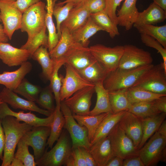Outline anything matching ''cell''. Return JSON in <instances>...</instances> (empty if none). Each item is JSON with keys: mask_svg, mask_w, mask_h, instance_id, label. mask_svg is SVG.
<instances>
[{"mask_svg": "<svg viewBox=\"0 0 166 166\" xmlns=\"http://www.w3.org/2000/svg\"><path fill=\"white\" fill-rule=\"evenodd\" d=\"M9 39L5 33L3 26L0 23V43H7Z\"/></svg>", "mask_w": 166, "mask_h": 166, "instance_id": "obj_56", "label": "cell"}, {"mask_svg": "<svg viewBox=\"0 0 166 166\" xmlns=\"http://www.w3.org/2000/svg\"><path fill=\"white\" fill-rule=\"evenodd\" d=\"M153 2L166 11V0H152Z\"/></svg>", "mask_w": 166, "mask_h": 166, "instance_id": "obj_57", "label": "cell"}, {"mask_svg": "<svg viewBox=\"0 0 166 166\" xmlns=\"http://www.w3.org/2000/svg\"><path fill=\"white\" fill-rule=\"evenodd\" d=\"M16 0H0V16L5 33L10 40L21 27L22 13L15 5Z\"/></svg>", "mask_w": 166, "mask_h": 166, "instance_id": "obj_10", "label": "cell"}, {"mask_svg": "<svg viewBox=\"0 0 166 166\" xmlns=\"http://www.w3.org/2000/svg\"><path fill=\"white\" fill-rule=\"evenodd\" d=\"M161 134L166 136V121L164 120L157 130Z\"/></svg>", "mask_w": 166, "mask_h": 166, "instance_id": "obj_58", "label": "cell"}, {"mask_svg": "<svg viewBox=\"0 0 166 166\" xmlns=\"http://www.w3.org/2000/svg\"><path fill=\"white\" fill-rule=\"evenodd\" d=\"M64 166H86L80 146L72 147Z\"/></svg>", "mask_w": 166, "mask_h": 166, "instance_id": "obj_47", "label": "cell"}, {"mask_svg": "<svg viewBox=\"0 0 166 166\" xmlns=\"http://www.w3.org/2000/svg\"><path fill=\"white\" fill-rule=\"evenodd\" d=\"M126 93L128 99L132 105L152 101L166 95L155 93L136 87H132L127 89Z\"/></svg>", "mask_w": 166, "mask_h": 166, "instance_id": "obj_34", "label": "cell"}, {"mask_svg": "<svg viewBox=\"0 0 166 166\" xmlns=\"http://www.w3.org/2000/svg\"><path fill=\"white\" fill-rule=\"evenodd\" d=\"M31 57L28 50L15 47L10 44L0 43V59L9 67L21 65Z\"/></svg>", "mask_w": 166, "mask_h": 166, "instance_id": "obj_19", "label": "cell"}, {"mask_svg": "<svg viewBox=\"0 0 166 166\" xmlns=\"http://www.w3.org/2000/svg\"><path fill=\"white\" fill-rule=\"evenodd\" d=\"M123 160L122 158L115 156L109 161L106 166H123Z\"/></svg>", "mask_w": 166, "mask_h": 166, "instance_id": "obj_55", "label": "cell"}, {"mask_svg": "<svg viewBox=\"0 0 166 166\" xmlns=\"http://www.w3.org/2000/svg\"><path fill=\"white\" fill-rule=\"evenodd\" d=\"M65 4L64 6L58 3L55 4L52 11V14L56 20V29L59 38L61 35V25L67 18L70 11L75 6V4L72 2Z\"/></svg>", "mask_w": 166, "mask_h": 166, "instance_id": "obj_41", "label": "cell"}, {"mask_svg": "<svg viewBox=\"0 0 166 166\" xmlns=\"http://www.w3.org/2000/svg\"><path fill=\"white\" fill-rule=\"evenodd\" d=\"M84 0H65L63 2H60L58 3L61 5H63L67 2H72L74 3L75 5Z\"/></svg>", "mask_w": 166, "mask_h": 166, "instance_id": "obj_60", "label": "cell"}, {"mask_svg": "<svg viewBox=\"0 0 166 166\" xmlns=\"http://www.w3.org/2000/svg\"><path fill=\"white\" fill-rule=\"evenodd\" d=\"M90 16L104 31L109 34L112 38L120 35L117 25L112 22L104 10L96 13L91 14Z\"/></svg>", "mask_w": 166, "mask_h": 166, "instance_id": "obj_35", "label": "cell"}, {"mask_svg": "<svg viewBox=\"0 0 166 166\" xmlns=\"http://www.w3.org/2000/svg\"><path fill=\"white\" fill-rule=\"evenodd\" d=\"M137 0H125L117 14V24L127 31L132 29L139 12L136 7Z\"/></svg>", "mask_w": 166, "mask_h": 166, "instance_id": "obj_22", "label": "cell"}, {"mask_svg": "<svg viewBox=\"0 0 166 166\" xmlns=\"http://www.w3.org/2000/svg\"><path fill=\"white\" fill-rule=\"evenodd\" d=\"M86 166H97V164L89 150L80 147Z\"/></svg>", "mask_w": 166, "mask_h": 166, "instance_id": "obj_51", "label": "cell"}, {"mask_svg": "<svg viewBox=\"0 0 166 166\" xmlns=\"http://www.w3.org/2000/svg\"><path fill=\"white\" fill-rule=\"evenodd\" d=\"M123 166H145L141 159L137 156L124 160Z\"/></svg>", "mask_w": 166, "mask_h": 166, "instance_id": "obj_52", "label": "cell"}, {"mask_svg": "<svg viewBox=\"0 0 166 166\" xmlns=\"http://www.w3.org/2000/svg\"><path fill=\"white\" fill-rule=\"evenodd\" d=\"M78 4L85 7L90 14L104 10L106 5L105 0H84Z\"/></svg>", "mask_w": 166, "mask_h": 166, "instance_id": "obj_48", "label": "cell"}, {"mask_svg": "<svg viewBox=\"0 0 166 166\" xmlns=\"http://www.w3.org/2000/svg\"><path fill=\"white\" fill-rule=\"evenodd\" d=\"M40 1L41 0H16L15 5L23 14L29 7Z\"/></svg>", "mask_w": 166, "mask_h": 166, "instance_id": "obj_50", "label": "cell"}, {"mask_svg": "<svg viewBox=\"0 0 166 166\" xmlns=\"http://www.w3.org/2000/svg\"><path fill=\"white\" fill-rule=\"evenodd\" d=\"M5 135L2 125L1 119H0V160H2L3 152L5 145Z\"/></svg>", "mask_w": 166, "mask_h": 166, "instance_id": "obj_54", "label": "cell"}, {"mask_svg": "<svg viewBox=\"0 0 166 166\" xmlns=\"http://www.w3.org/2000/svg\"><path fill=\"white\" fill-rule=\"evenodd\" d=\"M127 89H124L109 91L111 108L113 113L123 111H128L132 104L127 95Z\"/></svg>", "mask_w": 166, "mask_h": 166, "instance_id": "obj_32", "label": "cell"}, {"mask_svg": "<svg viewBox=\"0 0 166 166\" xmlns=\"http://www.w3.org/2000/svg\"><path fill=\"white\" fill-rule=\"evenodd\" d=\"M17 151L14 153V157L21 160L24 166H37L34 155L29 152V146L22 139L18 142Z\"/></svg>", "mask_w": 166, "mask_h": 166, "instance_id": "obj_42", "label": "cell"}, {"mask_svg": "<svg viewBox=\"0 0 166 166\" xmlns=\"http://www.w3.org/2000/svg\"><path fill=\"white\" fill-rule=\"evenodd\" d=\"M61 35L57 43L49 53L55 64L61 63L64 65L70 57L87 47L76 41L66 28H61Z\"/></svg>", "mask_w": 166, "mask_h": 166, "instance_id": "obj_7", "label": "cell"}, {"mask_svg": "<svg viewBox=\"0 0 166 166\" xmlns=\"http://www.w3.org/2000/svg\"><path fill=\"white\" fill-rule=\"evenodd\" d=\"M10 166H24L22 162L20 160L14 157Z\"/></svg>", "mask_w": 166, "mask_h": 166, "instance_id": "obj_59", "label": "cell"}, {"mask_svg": "<svg viewBox=\"0 0 166 166\" xmlns=\"http://www.w3.org/2000/svg\"><path fill=\"white\" fill-rule=\"evenodd\" d=\"M5 142L2 166H10L14 157L15 148L22 137L32 126L21 123L16 118L7 116L1 119Z\"/></svg>", "mask_w": 166, "mask_h": 166, "instance_id": "obj_1", "label": "cell"}, {"mask_svg": "<svg viewBox=\"0 0 166 166\" xmlns=\"http://www.w3.org/2000/svg\"><path fill=\"white\" fill-rule=\"evenodd\" d=\"M103 31L90 16L85 23L72 33L74 39L85 47H88L89 39L97 32Z\"/></svg>", "mask_w": 166, "mask_h": 166, "instance_id": "obj_29", "label": "cell"}, {"mask_svg": "<svg viewBox=\"0 0 166 166\" xmlns=\"http://www.w3.org/2000/svg\"><path fill=\"white\" fill-rule=\"evenodd\" d=\"M90 14L85 7L79 4H77L72 9L67 18L61 23V28H65L72 34L85 23Z\"/></svg>", "mask_w": 166, "mask_h": 166, "instance_id": "obj_23", "label": "cell"}, {"mask_svg": "<svg viewBox=\"0 0 166 166\" xmlns=\"http://www.w3.org/2000/svg\"><path fill=\"white\" fill-rule=\"evenodd\" d=\"M109 113H104L96 115H80L72 114L77 122L81 126H85L87 129L88 137L90 142L98 126Z\"/></svg>", "mask_w": 166, "mask_h": 166, "instance_id": "obj_31", "label": "cell"}, {"mask_svg": "<svg viewBox=\"0 0 166 166\" xmlns=\"http://www.w3.org/2000/svg\"><path fill=\"white\" fill-rule=\"evenodd\" d=\"M65 75L63 76L60 92L61 102L67 99L78 90L84 87L94 86L85 79L78 72L68 63L64 64Z\"/></svg>", "mask_w": 166, "mask_h": 166, "instance_id": "obj_14", "label": "cell"}, {"mask_svg": "<svg viewBox=\"0 0 166 166\" xmlns=\"http://www.w3.org/2000/svg\"><path fill=\"white\" fill-rule=\"evenodd\" d=\"M2 102H2V100L1 98L0 97V104H1L2 103Z\"/></svg>", "mask_w": 166, "mask_h": 166, "instance_id": "obj_62", "label": "cell"}, {"mask_svg": "<svg viewBox=\"0 0 166 166\" xmlns=\"http://www.w3.org/2000/svg\"><path fill=\"white\" fill-rule=\"evenodd\" d=\"M31 57L41 65L43 77L49 81L54 69L55 64L50 57L48 48L42 46H40L35 51Z\"/></svg>", "mask_w": 166, "mask_h": 166, "instance_id": "obj_28", "label": "cell"}, {"mask_svg": "<svg viewBox=\"0 0 166 166\" xmlns=\"http://www.w3.org/2000/svg\"><path fill=\"white\" fill-rule=\"evenodd\" d=\"M89 150L97 166H106L115 156L109 135L91 145Z\"/></svg>", "mask_w": 166, "mask_h": 166, "instance_id": "obj_20", "label": "cell"}, {"mask_svg": "<svg viewBox=\"0 0 166 166\" xmlns=\"http://www.w3.org/2000/svg\"><path fill=\"white\" fill-rule=\"evenodd\" d=\"M166 117V113H162L152 117L140 118L142 122L143 134L138 150L158 130L163 121L165 120Z\"/></svg>", "mask_w": 166, "mask_h": 166, "instance_id": "obj_27", "label": "cell"}, {"mask_svg": "<svg viewBox=\"0 0 166 166\" xmlns=\"http://www.w3.org/2000/svg\"><path fill=\"white\" fill-rule=\"evenodd\" d=\"M153 65L152 64L130 69L117 68L108 74L103 81V85L109 91L128 89L132 87L141 75Z\"/></svg>", "mask_w": 166, "mask_h": 166, "instance_id": "obj_2", "label": "cell"}, {"mask_svg": "<svg viewBox=\"0 0 166 166\" xmlns=\"http://www.w3.org/2000/svg\"><path fill=\"white\" fill-rule=\"evenodd\" d=\"M166 18V11L154 2L141 12H139L133 26L154 25L164 22Z\"/></svg>", "mask_w": 166, "mask_h": 166, "instance_id": "obj_24", "label": "cell"}, {"mask_svg": "<svg viewBox=\"0 0 166 166\" xmlns=\"http://www.w3.org/2000/svg\"><path fill=\"white\" fill-rule=\"evenodd\" d=\"M0 97L3 102L8 104L15 109L34 111L47 117L52 113L38 107L34 102L21 98L13 91L6 87L0 92Z\"/></svg>", "mask_w": 166, "mask_h": 166, "instance_id": "obj_17", "label": "cell"}, {"mask_svg": "<svg viewBox=\"0 0 166 166\" xmlns=\"http://www.w3.org/2000/svg\"><path fill=\"white\" fill-rule=\"evenodd\" d=\"M49 85L42 89L36 102L42 109L51 113L55 111L54 95Z\"/></svg>", "mask_w": 166, "mask_h": 166, "instance_id": "obj_45", "label": "cell"}, {"mask_svg": "<svg viewBox=\"0 0 166 166\" xmlns=\"http://www.w3.org/2000/svg\"><path fill=\"white\" fill-rule=\"evenodd\" d=\"M95 91L97 94L96 105L90 111L89 115H96L102 113H113L110 102L109 91L104 87L103 82L95 84Z\"/></svg>", "mask_w": 166, "mask_h": 166, "instance_id": "obj_26", "label": "cell"}, {"mask_svg": "<svg viewBox=\"0 0 166 166\" xmlns=\"http://www.w3.org/2000/svg\"><path fill=\"white\" fill-rule=\"evenodd\" d=\"M154 101L132 104L128 111L141 119L157 115L161 113L156 108Z\"/></svg>", "mask_w": 166, "mask_h": 166, "instance_id": "obj_39", "label": "cell"}, {"mask_svg": "<svg viewBox=\"0 0 166 166\" xmlns=\"http://www.w3.org/2000/svg\"><path fill=\"white\" fill-rule=\"evenodd\" d=\"M126 111L109 113L101 122L90 141L91 146L108 136Z\"/></svg>", "mask_w": 166, "mask_h": 166, "instance_id": "obj_25", "label": "cell"}, {"mask_svg": "<svg viewBox=\"0 0 166 166\" xmlns=\"http://www.w3.org/2000/svg\"><path fill=\"white\" fill-rule=\"evenodd\" d=\"M32 67V63L27 61L15 70L3 72L0 74V84L14 91L26 75L31 71Z\"/></svg>", "mask_w": 166, "mask_h": 166, "instance_id": "obj_21", "label": "cell"}, {"mask_svg": "<svg viewBox=\"0 0 166 166\" xmlns=\"http://www.w3.org/2000/svg\"><path fill=\"white\" fill-rule=\"evenodd\" d=\"M96 60L90 52L89 47H87L72 55L65 63L68 64L78 71L87 67Z\"/></svg>", "mask_w": 166, "mask_h": 166, "instance_id": "obj_33", "label": "cell"}, {"mask_svg": "<svg viewBox=\"0 0 166 166\" xmlns=\"http://www.w3.org/2000/svg\"><path fill=\"white\" fill-rule=\"evenodd\" d=\"M42 89L40 86L32 84L25 77L13 91L27 100L36 102Z\"/></svg>", "mask_w": 166, "mask_h": 166, "instance_id": "obj_38", "label": "cell"}, {"mask_svg": "<svg viewBox=\"0 0 166 166\" xmlns=\"http://www.w3.org/2000/svg\"><path fill=\"white\" fill-rule=\"evenodd\" d=\"M115 156L124 160L139 156L138 150L135 148L132 140L117 124L109 135Z\"/></svg>", "mask_w": 166, "mask_h": 166, "instance_id": "obj_12", "label": "cell"}, {"mask_svg": "<svg viewBox=\"0 0 166 166\" xmlns=\"http://www.w3.org/2000/svg\"><path fill=\"white\" fill-rule=\"evenodd\" d=\"M53 122L50 127V132L47 145L50 148L60 136L65 123V119L61 110L60 106L55 107Z\"/></svg>", "mask_w": 166, "mask_h": 166, "instance_id": "obj_36", "label": "cell"}, {"mask_svg": "<svg viewBox=\"0 0 166 166\" xmlns=\"http://www.w3.org/2000/svg\"><path fill=\"white\" fill-rule=\"evenodd\" d=\"M53 3L54 4H55V3L56 1H57V0H53Z\"/></svg>", "mask_w": 166, "mask_h": 166, "instance_id": "obj_63", "label": "cell"}, {"mask_svg": "<svg viewBox=\"0 0 166 166\" xmlns=\"http://www.w3.org/2000/svg\"><path fill=\"white\" fill-rule=\"evenodd\" d=\"M70 137L67 130H62L56 144L50 150H45L42 157L36 162L37 166L64 165L72 149Z\"/></svg>", "mask_w": 166, "mask_h": 166, "instance_id": "obj_4", "label": "cell"}, {"mask_svg": "<svg viewBox=\"0 0 166 166\" xmlns=\"http://www.w3.org/2000/svg\"><path fill=\"white\" fill-rule=\"evenodd\" d=\"M141 41L146 46L156 49L161 55L164 69L166 72V49L164 48L156 40L148 35L140 34Z\"/></svg>", "mask_w": 166, "mask_h": 166, "instance_id": "obj_46", "label": "cell"}, {"mask_svg": "<svg viewBox=\"0 0 166 166\" xmlns=\"http://www.w3.org/2000/svg\"><path fill=\"white\" fill-rule=\"evenodd\" d=\"M94 86L83 88L62 101L69 108L72 114L89 115L91 105V99L95 92Z\"/></svg>", "mask_w": 166, "mask_h": 166, "instance_id": "obj_15", "label": "cell"}, {"mask_svg": "<svg viewBox=\"0 0 166 166\" xmlns=\"http://www.w3.org/2000/svg\"><path fill=\"white\" fill-rule=\"evenodd\" d=\"M1 22V18H0V22Z\"/></svg>", "mask_w": 166, "mask_h": 166, "instance_id": "obj_64", "label": "cell"}, {"mask_svg": "<svg viewBox=\"0 0 166 166\" xmlns=\"http://www.w3.org/2000/svg\"><path fill=\"white\" fill-rule=\"evenodd\" d=\"M118 124L127 135L132 140L135 148L138 150L143 134L141 119L132 113L126 111Z\"/></svg>", "mask_w": 166, "mask_h": 166, "instance_id": "obj_18", "label": "cell"}, {"mask_svg": "<svg viewBox=\"0 0 166 166\" xmlns=\"http://www.w3.org/2000/svg\"><path fill=\"white\" fill-rule=\"evenodd\" d=\"M135 28L140 34H145L153 38L166 49V25L160 26L144 25Z\"/></svg>", "mask_w": 166, "mask_h": 166, "instance_id": "obj_37", "label": "cell"}, {"mask_svg": "<svg viewBox=\"0 0 166 166\" xmlns=\"http://www.w3.org/2000/svg\"><path fill=\"white\" fill-rule=\"evenodd\" d=\"M46 26L45 25L41 31L31 39L27 40L22 45L21 48L26 49L30 52L31 55L35 51L41 46L48 48V36L46 33Z\"/></svg>", "mask_w": 166, "mask_h": 166, "instance_id": "obj_40", "label": "cell"}, {"mask_svg": "<svg viewBox=\"0 0 166 166\" xmlns=\"http://www.w3.org/2000/svg\"><path fill=\"white\" fill-rule=\"evenodd\" d=\"M124 0H105V7L104 10L112 22L118 25L116 10L121 2Z\"/></svg>", "mask_w": 166, "mask_h": 166, "instance_id": "obj_49", "label": "cell"}, {"mask_svg": "<svg viewBox=\"0 0 166 166\" xmlns=\"http://www.w3.org/2000/svg\"><path fill=\"white\" fill-rule=\"evenodd\" d=\"M64 64L61 63L55 64L54 69L49 80V85L54 94L55 100L56 102V106H60L61 101L60 92L62 85L61 79L63 76L59 75V70Z\"/></svg>", "mask_w": 166, "mask_h": 166, "instance_id": "obj_43", "label": "cell"}, {"mask_svg": "<svg viewBox=\"0 0 166 166\" xmlns=\"http://www.w3.org/2000/svg\"><path fill=\"white\" fill-rule=\"evenodd\" d=\"M123 46V53L117 68L130 69L152 64L153 58L148 51L132 45Z\"/></svg>", "mask_w": 166, "mask_h": 166, "instance_id": "obj_11", "label": "cell"}, {"mask_svg": "<svg viewBox=\"0 0 166 166\" xmlns=\"http://www.w3.org/2000/svg\"><path fill=\"white\" fill-rule=\"evenodd\" d=\"M45 3L40 1L27 8L23 13L20 30L27 33V40L38 34L45 25L47 13Z\"/></svg>", "mask_w": 166, "mask_h": 166, "instance_id": "obj_5", "label": "cell"}, {"mask_svg": "<svg viewBox=\"0 0 166 166\" xmlns=\"http://www.w3.org/2000/svg\"><path fill=\"white\" fill-rule=\"evenodd\" d=\"M47 9L45 19V25L48 31V49L51 50L57 43L59 38L52 18L53 10Z\"/></svg>", "mask_w": 166, "mask_h": 166, "instance_id": "obj_44", "label": "cell"}, {"mask_svg": "<svg viewBox=\"0 0 166 166\" xmlns=\"http://www.w3.org/2000/svg\"><path fill=\"white\" fill-rule=\"evenodd\" d=\"M138 150V155L145 166L156 165L166 162V136L158 131Z\"/></svg>", "mask_w": 166, "mask_h": 166, "instance_id": "obj_3", "label": "cell"}, {"mask_svg": "<svg viewBox=\"0 0 166 166\" xmlns=\"http://www.w3.org/2000/svg\"><path fill=\"white\" fill-rule=\"evenodd\" d=\"M54 115V112L50 115L45 118L37 117L31 111L27 113L23 111L18 112L11 110L7 103L3 102L0 104V119L7 116L14 117L20 121H23L32 126H47L51 127L53 122Z\"/></svg>", "mask_w": 166, "mask_h": 166, "instance_id": "obj_16", "label": "cell"}, {"mask_svg": "<svg viewBox=\"0 0 166 166\" xmlns=\"http://www.w3.org/2000/svg\"><path fill=\"white\" fill-rule=\"evenodd\" d=\"M47 2V5L46 8H50L53 9L55 4L53 3V0H46Z\"/></svg>", "mask_w": 166, "mask_h": 166, "instance_id": "obj_61", "label": "cell"}, {"mask_svg": "<svg viewBox=\"0 0 166 166\" xmlns=\"http://www.w3.org/2000/svg\"><path fill=\"white\" fill-rule=\"evenodd\" d=\"M91 53L109 73L116 69L124 52V46L109 47L97 44L89 47Z\"/></svg>", "mask_w": 166, "mask_h": 166, "instance_id": "obj_9", "label": "cell"}, {"mask_svg": "<svg viewBox=\"0 0 166 166\" xmlns=\"http://www.w3.org/2000/svg\"><path fill=\"white\" fill-rule=\"evenodd\" d=\"M132 87L166 95V72L162 62L153 65L141 75Z\"/></svg>", "mask_w": 166, "mask_h": 166, "instance_id": "obj_6", "label": "cell"}, {"mask_svg": "<svg viewBox=\"0 0 166 166\" xmlns=\"http://www.w3.org/2000/svg\"><path fill=\"white\" fill-rule=\"evenodd\" d=\"M60 108L65 119L64 128L70 136L72 147H82L89 150L91 144L86 128L76 121L70 109L62 101L61 102Z\"/></svg>", "mask_w": 166, "mask_h": 166, "instance_id": "obj_8", "label": "cell"}, {"mask_svg": "<svg viewBox=\"0 0 166 166\" xmlns=\"http://www.w3.org/2000/svg\"><path fill=\"white\" fill-rule=\"evenodd\" d=\"M154 102L156 108L160 113H166V95L155 100Z\"/></svg>", "mask_w": 166, "mask_h": 166, "instance_id": "obj_53", "label": "cell"}, {"mask_svg": "<svg viewBox=\"0 0 166 166\" xmlns=\"http://www.w3.org/2000/svg\"><path fill=\"white\" fill-rule=\"evenodd\" d=\"M78 72L85 79L94 85L97 83L103 82L108 74L102 65L97 60Z\"/></svg>", "mask_w": 166, "mask_h": 166, "instance_id": "obj_30", "label": "cell"}, {"mask_svg": "<svg viewBox=\"0 0 166 166\" xmlns=\"http://www.w3.org/2000/svg\"><path fill=\"white\" fill-rule=\"evenodd\" d=\"M50 129V127L49 126H32L21 139L33 148L36 162L41 158L46 150Z\"/></svg>", "mask_w": 166, "mask_h": 166, "instance_id": "obj_13", "label": "cell"}]
</instances>
